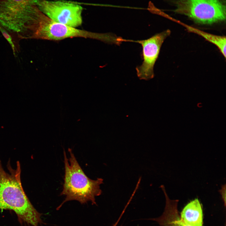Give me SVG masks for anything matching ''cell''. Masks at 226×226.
Returning <instances> with one entry per match:
<instances>
[{"label":"cell","mask_w":226,"mask_h":226,"mask_svg":"<svg viewBox=\"0 0 226 226\" xmlns=\"http://www.w3.org/2000/svg\"><path fill=\"white\" fill-rule=\"evenodd\" d=\"M6 172L0 159V209L13 211L23 221L32 226L43 223L42 214L35 208L26 195L22 185L21 168L19 161L16 168H12L9 160Z\"/></svg>","instance_id":"obj_1"},{"label":"cell","mask_w":226,"mask_h":226,"mask_svg":"<svg viewBox=\"0 0 226 226\" xmlns=\"http://www.w3.org/2000/svg\"><path fill=\"white\" fill-rule=\"evenodd\" d=\"M69 159L63 151L65 174L62 190L60 196H65L64 200L56 208L59 210L67 202L78 201L81 204L91 202L96 204L95 197L101 195L102 191L100 185L103 183V179L98 178L93 180L85 174L78 162L72 149L69 148Z\"/></svg>","instance_id":"obj_2"},{"label":"cell","mask_w":226,"mask_h":226,"mask_svg":"<svg viewBox=\"0 0 226 226\" xmlns=\"http://www.w3.org/2000/svg\"><path fill=\"white\" fill-rule=\"evenodd\" d=\"M36 0H0V26L30 38L42 12Z\"/></svg>","instance_id":"obj_3"},{"label":"cell","mask_w":226,"mask_h":226,"mask_svg":"<svg viewBox=\"0 0 226 226\" xmlns=\"http://www.w3.org/2000/svg\"><path fill=\"white\" fill-rule=\"evenodd\" d=\"M169 10L195 23L211 25L226 20V0H164Z\"/></svg>","instance_id":"obj_4"},{"label":"cell","mask_w":226,"mask_h":226,"mask_svg":"<svg viewBox=\"0 0 226 226\" xmlns=\"http://www.w3.org/2000/svg\"><path fill=\"white\" fill-rule=\"evenodd\" d=\"M74 37H83L102 41L103 33L78 29L56 22L43 13L35 27L31 38L58 40Z\"/></svg>","instance_id":"obj_5"},{"label":"cell","mask_w":226,"mask_h":226,"mask_svg":"<svg viewBox=\"0 0 226 226\" xmlns=\"http://www.w3.org/2000/svg\"><path fill=\"white\" fill-rule=\"evenodd\" d=\"M39 9L52 20L76 28L82 23L83 8L78 4L62 0H36Z\"/></svg>","instance_id":"obj_6"},{"label":"cell","mask_w":226,"mask_h":226,"mask_svg":"<svg viewBox=\"0 0 226 226\" xmlns=\"http://www.w3.org/2000/svg\"><path fill=\"white\" fill-rule=\"evenodd\" d=\"M170 34V30H168L144 40H135L123 39V42L137 43L142 46L143 61L141 65L137 66L136 68L137 76L140 79L148 80L153 77L154 66L159 56L161 46Z\"/></svg>","instance_id":"obj_7"},{"label":"cell","mask_w":226,"mask_h":226,"mask_svg":"<svg viewBox=\"0 0 226 226\" xmlns=\"http://www.w3.org/2000/svg\"><path fill=\"white\" fill-rule=\"evenodd\" d=\"M161 187L164 193L166 199L164 210L161 216L151 220L157 222L159 226H189L180 218L177 208L178 200L170 199L167 194L164 186L162 185Z\"/></svg>","instance_id":"obj_8"},{"label":"cell","mask_w":226,"mask_h":226,"mask_svg":"<svg viewBox=\"0 0 226 226\" xmlns=\"http://www.w3.org/2000/svg\"><path fill=\"white\" fill-rule=\"evenodd\" d=\"M180 215L182 220L189 226H203L202 209L197 198L188 203L183 209Z\"/></svg>","instance_id":"obj_9"},{"label":"cell","mask_w":226,"mask_h":226,"mask_svg":"<svg viewBox=\"0 0 226 226\" xmlns=\"http://www.w3.org/2000/svg\"><path fill=\"white\" fill-rule=\"evenodd\" d=\"M189 31L201 36L206 40L216 45L219 49L224 57H226V37L213 35L201 30L191 26L185 25Z\"/></svg>","instance_id":"obj_10"},{"label":"cell","mask_w":226,"mask_h":226,"mask_svg":"<svg viewBox=\"0 0 226 226\" xmlns=\"http://www.w3.org/2000/svg\"><path fill=\"white\" fill-rule=\"evenodd\" d=\"M0 30L3 35L10 44L13 49V54L14 55H15V52L16 50V48L15 47L12 41V37L8 33L7 31L1 26H0Z\"/></svg>","instance_id":"obj_11"},{"label":"cell","mask_w":226,"mask_h":226,"mask_svg":"<svg viewBox=\"0 0 226 226\" xmlns=\"http://www.w3.org/2000/svg\"><path fill=\"white\" fill-rule=\"evenodd\" d=\"M219 192L222 196V198L224 202L225 206L226 205V185L222 186V188L220 190Z\"/></svg>","instance_id":"obj_12"},{"label":"cell","mask_w":226,"mask_h":226,"mask_svg":"<svg viewBox=\"0 0 226 226\" xmlns=\"http://www.w3.org/2000/svg\"><path fill=\"white\" fill-rule=\"evenodd\" d=\"M126 208V207H125V208H124L123 211H122V213L121 216H120L119 219H118V220L112 226H117L119 221H120V219H121L122 215L124 213Z\"/></svg>","instance_id":"obj_13"}]
</instances>
